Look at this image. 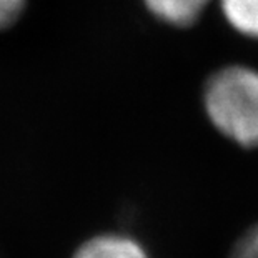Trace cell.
Here are the masks:
<instances>
[{
  "label": "cell",
  "instance_id": "1",
  "mask_svg": "<svg viewBox=\"0 0 258 258\" xmlns=\"http://www.w3.org/2000/svg\"><path fill=\"white\" fill-rule=\"evenodd\" d=\"M203 105L215 128L245 148L258 147V70L228 65L207 80Z\"/></svg>",
  "mask_w": 258,
  "mask_h": 258
},
{
  "label": "cell",
  "instance_id": "2",
  "mask_svg": "<svg viewBox=\"0 0 258 258\" xmlns=\"http://www.w3.org/2000/svg\"><path fill=\"white\" fill-rule=\"evenodd\" d=\"M74 258H148L135 240L122 235H98L87 240Z\"/></svg>",
  "mask_w": 258,
  "mask_h": 258
},
{
  "label": "cell",
  "instance_id": "3",
  "mask_svg": "<svg viewBox=\"0 0 258 258\" xmlns=\"http://www.w3.org/2000/svg\"><path fill=\"white\" fill-rule=\"evenodd\" d=\"M210 0H144L153 17L175 27L194 25Z\"/></svg>",
  "mask_w": 258,
  "mask_h": 258
},
{
  "label": "cell",
  "instance_id": "4",
  "mask_svg": "<svg viewBox=\"0 0 258 258\" xmlns=\"http://www.w3.org/2000/svg\"><path fill=\"white\" fill-rule=\"evenodd\" d=\"M225 19L238 34L258 38V0H220Z\"/></svg>",
  "mask_w": 258,
  "mask_h": 258
},
{
  "label": "cell",
  "instance_id": "5",
  "mask_svg": "<svg viewBox=\"0 0 258 258\" xmlns=\"http://www.w3.org/2000/svg\"><path fill=\"white\" fill-rule=\"evenodd\" d=\"M230 258H258V223L241 235Z\"/></svg>",
  "mask_w": 258,
  "mask_h": 258
},
{
  "label": "cell",
  "instance_id": "6",
  "mask_svg": "<svg viewBox=\"0 0 258 258\" xmlns=\"http://www.w3.org/2000/svg\"><path fill=\"white\" fill-rule=\"evenodd\" d=\"M25 0H0V29L12 25L20 17Z\"/></svg>",
  "mask_w": 258,
  "mask_h": 258
}]
</instances>
